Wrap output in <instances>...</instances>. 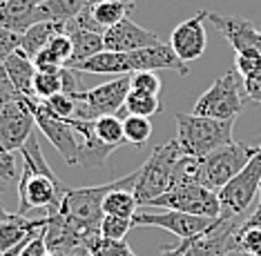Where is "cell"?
<instances>
[{
    "label": "cell",
    "mask_w": 261,
    "mask_h": 256,
    "mask_svg": "<svg viewBox=\"0 0 261 256\" xmlns=\"http://www.w3.org/2000/svg\"><path fill=\"white\" fill-rule=\"evenodd\" d=\"M20 154L22 174L18 181V210H16V214L27 216L32 210H40V207H45L47 214L56 212L67 187L47 165L36 136H32L25 143Z\"/></svg>",
    "instance_id": "cell-1"
},
{
    "label": "cell",
    "mask_w": 261,
    "mask_h": 256,
    "mask_svg": "<svg viewBox=\"0 0 261 256\" xmlns=\"http://www.w3.org/2000/svg\"><path fill=\"white\" fill-rule=\"evenodd\" d=\"M259 145H241V143H232L225 145L221 150L207 154L201 158L183 156L176 165V178H186V181H194L207 189H223L239 172L250 163V158L257 154ZM174 185V183H172Z\"/></svg>",
    "instance_id": "cell-2"
},
{
    "label": "cell",
    "mask_w": 261,
    "mask_h": 256,
    "mask_svg": "<svg viewBox=\"0 0 261 256\" xmlns=\"http://www.w3.org/2000/svg\"><path fill=\"white\" fill-rule=\"evenodd\" d=\"M136 176H139V169L132 172V174H127V176H123V178H116V181L103 183V185L67 187V192H65L56 214L63 216L69 225H74L76 230H81L83 234H87V236L98 234L100 221H103V216H105V212H103L105 196H108L112 189H118V187L134 189Z\"/></svg>",
    "instance_id": "cell-3"
},
{
    "label": "cell",
    "mask_w": 261,
    "mask_h": 256,
    "mask_svg": "<svg viewBox=\"0 0 261 256\" xmlns=\"http://www.w3.org/2000/svg\"><path fill=\"white\" fill-rule=\"evenodd\" d=\"M234 118L232 121H217L197 114H176V143H179L183 156L201 158L207 154L221 150L225 145H232L234 136Z\"/></svg>",
    "instance_id": "cell-4"
},
{
    "label": "cell",
    "mask_w": 261,
    "mask_h": 256,
    "mask_svg": "<svg viewBox=\"0 0 261 256\" xmlns=\"http://www.w3.org/2000/svg\"><path fill=\"white\" fill-rule=\"evenodd\" d=\"M181 158H183V152L176 140L154 147L150 158L139 167V176H136V183L132 189L139 207L150 205L152 201H156L159 196H163L172 187L176 165H179Z\"/></svg>",
    "instance_id": "cell-5"
},
{
    "label": "cell",
    "mask_w": 261,
    "mask_h": 256,
    "mask_svg": "<svg viewBox=\"0 0 261 256\" xmlns=\"http://www.w3.org/2000/svg\"><path fill=\"white\" fill-rule=\"evenodd\" d=\"M243 105H246L243 78L234 69H230L219 76L205 94H201L192 114L217 118V121H232L241 114Z\"/></svg>",
    "instance_id": "cell-6"
},
{
    "label": "cell",
    "mask_w": 261,
    "mask_h": 256,
    "mask_svg": "<svg viewBox=\"0 0 261 256\" xmlns=\"http://www.w3.org/2000/svg\"><path fill=\"white\" fill-rule=\"evenodd\" d=\"M132 89V74L116 76L108 82L76 94V114L79 121H96L100 116H118Z\"/></svg>",
    "instance_id": "cell-7"
},
{
    "label": "cell",
    "mask_w": 261,
    "mask_h": 256,
    "mask_svg": "<svg viewBox=\"0 0 261 256\" xmlns=\"http://www.w3.org/2000/svg\"><path fill=\"white\" fill-rule=\"evenodd\" d=\"M150 207H165V210H176L194 214V216H205V218H219L221 216V201H219V192L207 189L194 181H186L179 178L174 181L168 192L152 201Z\"/></svg>",
    "instance_id": "cell-8"
},
{
    "label": "cell",
    "mask_w": 261,
    "mask_h": 256,
    "mask_svg": "<svg viewBox=\"0 0 261 256\" xmlns=\"http://www.w3.org/2000/svg\"><path fill=\"white\" fill-rule=\"evenodd\" d=\"M132 221L134 227H161L165 232H172L174 236H179L181 241H188V239H199L207 232L217 230L225 221V216L205 218L176 210H163V212H136Z\"/></svg>",
    "instance_id": "cell-9"
},
{
    "label": "cell",
    "mask_w": 261,
    "mask_h": 256,
    "mask_svg": "<svg viewBox=\"0 0 261 256\" xmlns=\"http://www.w3.org/2000/svg\"><path fill=\"white\" fill-rule=\"evenodd\" d=\"M259 189H261V143H259L257 154L250 158V163H248L223 189H219L221 216L241 218L248 207L252 205Z\"/></svg>",
    "instance_id": "cell-10"
},
{
    "label": "cell",
    "mask_w": 261,
    "mask_h": 256,
    "mask_svg": "<svg viewBox=\"0 0 261 256\" xmlns=\"http://www.w3.org/2000/svg\"><path fill=\"white\" fill-rule=\"evenodd\" d=\"M36 118L29 107V98L20 96L14 103L0 107V145L9 152H20L34 136Z\"/></svg>",
    "instance_id": "cell-11"
},
{
    "label": "cell",
    "mask_w": 261,
    "mask_h": 256,
    "mask_svg": "<svg viewBox=\"0 0 261 256\" xmlns=\"http://www.w3.org/2000/svg\"><path fill=\"white\" fill-rule=\"evenodd\" d=\"M47 227V216L27 218L20 214H9L0 205V256H18L20 249L32 243Z\"/></svg>",
    "instance_id": "cell-12"
},
{
    "label": "cell",
    "mask_w": 261,
    "mask_h": 256,
    "mask_svg": "<svg viewBox=\"0 0 261 256\" xmlns=\"http://www.w3.org/2000/svg\"><path fill=\"white\" fill-rule=\"evenodd\" d=\"M29 107H32L34 118H36V127L47 136V140L56 147L65 163L67 165H79L81 143H79V134H76V129L67 121L51 118L49 114H45V111L40 109L36 98H29Z\"/></svg>",
    "instance_id": "cell-13"
},
{
    "label": "cell",
    "mask_w": 261,
    "mask_h": 256,
    "mask_svg": "<svg viewBox=\"0 0 261 256\" xmlns=\"http://www.w3.org/2000/svg\"><path fill=\"white\" fill-rule=\"evenodd\" d=\"M207 14H210V11L201 9L199 14H194L192 18H188V20H183L181 25H176L172 29L170 47L186 65L199 61L207 47V34H205V25H203L207 20Z\"/></svg>",
    "instance_id": "cell-14"
},
{
    "label": "cell",
    "mask_w": 261,
    "mask_h": 256,
    "mask_svg": "<svg viewBox=\"0 0 261 256\" xmlns=\"http://www.w3.org/2000/svg\"><path fill=\"white\" fill-rule=\"evenodd\" d=\"M207 20L232 45L234 53H241V51H259L261 53V32L250 20L239 18V16L215 14V11L207 14Z\"/></svg>",
    "instance_id": "cell-15"
},
{
    "label": "cell",
    "mask_w": 261,
    "mask_h": 256,
    "mask_svg": "<svg viewBox=\"0 0 261 256\" xmlns=\"http://www.w3.org/2000/svg\"><path fill=\"white\" fill-rule=\"evenodd\" d=\"M103 43H105V51H116V53H129L136 49H143V47H152L159 45V38L150 29H143L141 25H136L129 18H123L121 22H116L114 27H110L103 34Z\"/></svg>",
    "instance_id": "cell-16"
},
{
    "label": "cell",
    "mask_w": 261,
    "mask_h": 256,
    "mask_svg": "<svg viewBox=\"0 0 261 256\" xmlns=\"http://www.w3.org/2000/svg\"><path fill=\"white\" fill-rule=\"evenodd\" d=\"M129 69L132 74L136 71H159V69H172L179 76H188L190 67L174 53V49L170 47V43H159L152 47H143L127 53Z\"/></svg>",
    "instance_id": "cell-17"
},
{
    "label": "cell",
    "mask_w": 261,
    "mask_h": 256,
    "mask_svg": "<svg viewBox=\"0 0 261 256\" xmlns=\"http://www.w3.org/2000/svg\"><path fill=\"white\" fill-rule=\"evenodd\" d=\"M79 134L81 152H79V165L87 169H98L108 163L110 154L114 152V147L105 145L103 140L94 132V121H79V118H69L67 121Z\"/></svg>",
    "instance_id": "cell-18"
},
{
    "label": "cell",
    "mask_w": 261,
    "mask_h": 256,
    "mask_svg": "<svg viewBox=\"0 0 261 256\" xmlns=\"http://www.w3.org/2000/svg\"><path fill=\"white\" fill-rule=\"evenodd\" d=\"M241 218H225L217 230L192 241L186 256H230L234 252V230Z\"/></svg>",
    "instance_id": "cell-19"
},
{
    "label": "cell",
    "mask_w": 261,
    "mask_h": 256,
    "mask_svg": "<svg viewBox=\"0 0 261 256\" xmlns=\"http://www.w3.org/2000/svg\"><path fill=\"white\" fill-rule=\"evenodd\" d=\"M5 71H7V76L14 82L16 92L20 94V96H27V98H34V78H36V65L34 61L27 56L25 51L16 49L7 61L3 63Z\"/></svg>",
    "instance_id": "cell-20"
},
{
    "label": "cell",
    "mask_w": 261,
    "mask_h": 256,
    "mask_svg": "<svg viewBox=\"0 0 261 256\" xmlns=\"http://www.w3.org/2000/svg\"><path fill=\"white\" fill-rule=\"evenodd\" d=\"M65 34L72 38V45H74V53H72V61H69L67 67L81 63V61H87V58L96 56V53L105 51V43H103V34H96L92 29H85V27H79L76 22H65Z\"/></svg>",
    "instance_id": "cell-21"
},
{
    "label": "cell",
    "mask_w": 261,
    "mask_h": 256,
    "mask_svg": "<svg viewBox=\"0 0 261 256\" xmlns=\"http://www.w3.org/2000/svg\"><path fill=\"white\" fill-rule=\"evenodd\" d=\"M72 69L81 71V74H112V76L132 74L127 53H116V51H100L96 56L87 58V61L72 65Z\"/></svg>",
    "instance_id": "cell-22"
},
{
    "label": "cell",
    "mask_w": 261,
    "mask_h": 256,
    "mask_svg": "<svg viewBox=\"0 0 261 256\" xmlns=\"http://www.w3.org/2000/svg\"><path fill=\"white\" fill-rule=\"evenodd\" d=\"M72 53H74L72 38H69L67 34H58L56 38L34 58L36 71H58V69L67 67L69 61H72Z\"/></svg>",
    "instance_id": "cell-23"
},
{
    "label": "cell",
    "mask_w": 261,
    "mask_h": 256,
    "mask_svg": "<svg viewBox=\"0 0 261 256\" xmlns=\"http://www.w3.org/2000/svg\"><path fill=\"white\" fill-rule=\"evenodd\" d=\"M36 0H5L0 7V25L22 34L27 27L36 25Z\"/></svg>",
    "instance_id": "cell-24"
},
{
    "label": "cell",
    "mask_w": 261,
    "mask_h": 256,
    "mask_svg": "<svg viewBox=\"0 0 261 256\" xmlns=\"http://www.w3.org/2000/svg\"><path fill=\"white\" fill-rule=\"evenodd\" d=\"M58 34H65V22H51V20L36 22V25L27 27L25 32H22L20 49L34 61V58H36Z\"/></svg>",
    "instance_id": "cell-25"
},
{
    "label": "cell",
    "mask_w": 261,
    "mask_h": 256,
    "mask_svg": "<svg viewBox=\"0 0 261 256\" xmlns=\"http://www.w3.org/2000/svg\"><path fill=\"white\" fill-rule=\"evenodd\" d=\"M92 3H96V0H47V3L38 5L34 18H36V22H69L81 11H85Z\"/></svg>",
    "instance_id": "cell-26"
},
{
    "label": "cell",
    "mask_w": 261,
    "mask_h": 256,
    "mask_svg": "<svg viewBox=\"0 0 261 256\" xmlns=\"http://www.w3.org/2000/svg\"><path fill=\"white\" fill-rule=\"evenodd\" d=\"M129 9H132V5L121 3V0H96V3H92L90 7H87L92 20L96 22L103 32H108L110 27H114L123 18H127Z\"/></svg>",
    "instance_id": "cell-27"
},
{
    "label": "cell",
    "mask_w": 261,
    "mask_h": 256,
    "mask_svg": "<svg viewBox=\"0 0 261 256\" xmlns=\"http://www.w3.org/2000/svg\"><path fill=\"white\" fill-rule=\"evenodd\" d=\"M103 212L110 216H121V218H134L139 212V203L132 189L127 187H118L105 196L103 201Z\"/></svg>",
    "instance_id": "cell-28"
},
{
    "label": "cell",
    "mask_w": 261,
    "mask_h": 256,
    "mask_svg": "<svg viewBox=\"0 0 261 256\" xmlns=\"http://www.w3.org/2000/svg\"><path fill=\"white\" fill-rule=\"evenodd\" d=\"M161 111V100L159 96H150V94H139L129 89L125 105L123 109L118 111V116L125 118V116H141V118H152L154 114Z\"/></svg>",
    "instance_id": "cell-29"
},
{
    "label": "cell",
    "mask_w": 261,
    "mask_h": 256,
    "mask_svg": "<svg viewBox=\"0 0 261 256\" xmlns=\"http://www.w3.org/2000/svg\"><path fill=\"white\" fill-rule=\"evenodd\" d=\"M94 132L105 145L118 150L121 145H127L125 132H123V118L121 116H100L94 121Z\"/></svg>",
    "instance_id": "cell-30"
},
{
    "label": "cell",
    "mask_w": 261,
    "mask_h": 256,
    "mask_svg": "<svg viewBox=\"0 0 261 256\" xmlns=\"http://www.w3.org/2000/svg\"><path fill=\"white\" fill-rule=\"evenodd\" d=\"M234 252L243 256H261V227L246 221L234 230Z\"/></svg>",
    "instance_id": "cell-31"
},
{
    "label": "cell",
    "mask_w": 261,
    "mask_h": 256,
    "mask_svg": "<svg viewBox=\"0 0 261 256\" xmlns=\"http://www.w3.org/2000/svg\"><path fill=\"white\" fill-rule=\"evenodd\" d=\"M63 92V69L58 71H36L34 78V98L49 100L51 96Z\"/></svg>",
    "instance_id": "cell-32"
},
{
    "label": "cell",
    "mask_w": 261,
    "mask_h": 256,
    "mask_svg": "<svg viewBox=\"0 0 261 256\" xmlns=\"http://www.w3.org/2000/svg\"><path fill=\"white\" fill-rule=\"evenodd\" d=\"M87 252H90V256H139L132 252V247L125 241L103 239L100 234H94L87 241Z\"/></svg>",
    "instance_id": "cell-33"
},
{
    "label": "cell",
    "mask_w": 261,
    "mask_h": 256,
    "mask_svg": "<svg viewBox=\"0 0 261 256\" xmlns=\"http://www.w3.org/2000/svg\"><path fill=\"white\" fill-rule=\"evenodd\" d=\"M38 105L45 114H49L51 118H61V121H69L76 114V98L65 92L51 96L49 100H38Z\"/></svg>",
    "instance_id": "cell-34"
},
{
    "label": "cell",
    "mask_w": 261,
    "mask_h": 256,
    "mask_svg": "<svg viewBox=\"0 0 261 256\" xmlns=\"http://www.w3.org/2000/svg\"><path fill=\"white\" fill-rule=\"evenodd\" d=\"M123 132H125V140L129 145H145L152 136V123L150 118H141V116H125L123 118Z\"/></svg>",
    "instance_id": "cell-35"
},
{
    "label": "cell",
    "mask_w": 261,
    "mask_h": 256,
    "mask_svg": "<svg viewBox=\"0 0 261 256\" xmlns=\"http://www.w3.org/2000/svg\"><path fill=\"white\" fill-rule=\"evenodd\" d=\"M134 227V221L132 218H121V216H110L105 214L103 221H100V227H98V234L103 239H112V241H125L127 232Z\"/></svg>",
    "instance_id": "cell-36"
},
{
    "label": "cell",
    "mask_w": 261,
    "mask_h": 256,
    "mask_svg": "<svg viewBox=\"0 0 261 256\" xmlns=\"http://www.w3.org/2000/svg\"><path fill=\"white\" fill-rule=\"evenodd\" d=\"M16 181H20V172L16 167V152L0 147V194L7 192Z\"/></svg>",
    "instance_id": "cell-37"
},
{
    "label": "cell",
    "mask_w": 261,
    "mask_h": 256,
    "mask_svg": "<svg viewBox=\"0 0 261 256\" xmlns=\"http://www.w3.org/2000/svg\"><path fill=\"white\" fill-rule=\"evenodd\" d=\"M234 71L243 80L261 71V53L259 51H241L234 53Z\"/></svg>",
    "instance_id": "cell-38"
},
{
    "label": "cell",
    "mask_w": 261,
    "mask_h": 256,
    "mask_svg": "<svg viewBox=\"0 0 261 256\" xmlns=\"http://www.w3.org/2000/svg\"><path fill=\"white\" fill-rule=\"evenodd\" d=\"M132 92L159 96V92H161V78L156 76V71H136V74H132Z\"/></svg>",
    "instance_id": "cell-39"
},
{
    "label": "cell",
    "mask_w": 261,
    "mask_h": 256,
    "mask_svg": "<svg viewBox=\"0 0 261 256\" xmlns=\"http://www.w3.org/2000/svg\"><path fill=\"white\" fill-rule=\"evenodd\" d=\"M20 40H22V34H18V32H14V29H7V27L0 25V65L7 61V58L16 49H18Z\"/></svg>",
    "instance_id": "cell-40"
},
{
    "label": "cell",
    "mask_w": 261,
    "mask_h": 256,
    "mask_svg": "<svg viewBox=\"0 0 261 256\" xmlns=\"http://www.w3.org/2000/svg\"><path fill=\"white\" fill-rule=\"evenodd\" d=\"M18 98H20V94L16 92L14 82H11V78L7 76L5 67L0 65V107L7 103H14V100H18Z\"/></svg>",
    "instance_id": "cell-41"
},
{
    "label": "cell",
    "mask_w": 261,
    "mask_h": 256,
    "mask_svg": "<svg viewBox=\"0 0 261 256\" xmlns=\"http://www.w3.org/2000/svg\"><path fill=\"white\" fill-rule=\"evenodd\" d=\"M243 92H246V98H250L261 105V71L243 80Z\"/></svg>",
    "instance_id": "cell-42"
},
{
    "label": "cell",
    "mask_w": 261,
    "mask_h": 256,
    "mask_svg": "<svg viewBox=\"0 0 261 256\" xmlns=\"http://www.w3.org/2000/svg\"><path fill=\"white\" fill-rule=\"evenodd\" d=\"M47 254H49V249H47L45 236H43V234H38L32 243H27V245L20 249V254H18V256H47Z\"/></svg>",
    "instance_id": "cell-43"
},
{
    "label": "cell",
    "mask_w": 261,
    "mask_h": 256,
    "mask_svg": "<svg viewBox=\"0 0 261 256\" xmlns=\"http://www.w3.org/2000/svg\"><path fill=\"white\" fill-rule=\"evenodd\" d=\"M192 241H194V239H188V241H181L176 247H163L159 256H186V252L190 249V245H192Z\"/></svg>",
    "instance_id": "cell-44"
},
{
    "label": "cell",
    "mask_w": 261,
    "mask_h": 256,
    "mask_svg": "<svg viewBox=\"0 0 261 256\" xmlns=\"http://www.w3.org/2000/svg\"><path fill=\"white\" fill-rule=\"evenodd\" d=\"M261 192V189H259ZM246 223H250V225H259L261 227V201H259V207H257V212H252L250 216L246 218Z\"/></svg>",
    "instance_id": "cell-45"
},
{
    "label": "cell",
    "mask_w": 261,
    "mask_h": 256,
    "mask_svg": "<svg viewBox=\"0 0 261 256\" xmlns=\"http://www.w3.org/2000/svg\"><path fill=\"white\" fill-rule=\"evenodd\" d=\"M121 3H127V5H134L136 0H121Z\"/></svg>",
    "instance_id": "cell-46"
},
{
    "label": "cell",
    "mask_w": 261,
    "mask_h": 256,
    "mask_svg": "<svg viewBox=\"0 0 261 256\" xmlns=\"http://www.w3.org/2000/svg\"><path fill=\"white\" fill-rule=\"evenodd\" d=\"M36 3H38V5H43V3H47V0H36Z\"/></svg>",
    "instance_id": "cell-47"
},
{
    "label": "cell",
    "mask_w": 261,
    "mask_h": 256,
    "mask_svg": "<svg viewBox=\"0 0 261 256\" xmlns=\"http://www.w3.org/2000/svg\"><path fill=\"white\" fill-rule=\"evenodd\" d=\"M0 147H3V145H0Z\"/></svg>",
    "instance_id": "cell-48"
}]
</instances>
